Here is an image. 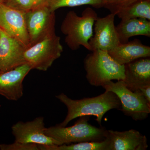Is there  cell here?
<instances>
[{
  "label": "cell",
  "mask_w": 150,
  "mask_h": 150,
  "mask_svg": "<svg viewBox=\"0 0 150 150\" xmlns=\"http://www.w3.org/2000/svg\"><path fill=\"white\" fill-rule=\"evenodd\" d=\"M56 97L67 106L68 110L64 120L58 124L62 127L67 126L75 118L84 115L96 116V120L101 126L103 118L108 111L114 109L120 110L121 108V101L117 96L107 91L97 96L79 100L71 99L64 93Z\"/></svg>",
  "instance_id": "6da1fadb"
},
{
  "label": "cell",
  "mask_w": 150,
  "mask_h": 150,
  "mask_svg": "<svg viewBox=\"0 0 150 150\" xmlns=\"http://www.w3.org/2000/svg\"><path fill=\"white\" fill-rule=\"evenodd\" d=\"M98 17L96 12L91 7L86 8L81 16L74 11L67 14L61 30L65 35V43L71 50L76 51L83 46L91 51L89 41L93 35L94 24Z\"/></svg>",
  "instance_id": "7a4b0ae2"
},
{
  "label": "cell",
  "mask_w": 150,
  "mask_h": 150,
  "mask_svg": "<svg viewBox=\"0 0 150 150\" xmlns=\"http://www.w3.org/2000/svg\"><path fill=\"white\" fill-rule=\"evenodd\" d=\"M91 52L83 62L86 78L90 84L102 87L110 81L124 80V65L115 62L107 51L95 50Z\"/></svg>",
  "instance_id": "3957f363"
},
{
  "label": "cell",
  "mask_w": 150,
  "mask_h": 150,
  "mask_svg": "<svg viewBox=\"0 0 150 150\" xmlns=\"http://www.w3.org/2000/svg\"><path fill=\"white\" fill-rule=\"evenodd\" d=\"M90 117L84 115L79 117L74 124L69 127L57 125L46 128L45 134L59 142L60 145L105 139L108 135V130L104 127L98 128L90 124Z\"/></svg>",
  "instance_id": "277c9868"
},
{
  "label": "cell",
  "mask_w": 150,
  "mask_h": 150,
  "mask_svg": "<svg viewBox=\"0 0 150 150\" xmlns=\"http://www.w3.org/2000/svg\"><path fill=\"white\" fill-rule=\"evenodd\" d=\"M63 51L61 38L54 31L25 48L24 64L29 65L32 69L46 71L61 57Z\"/></svg>",
  "instance_id": "5b68a950"
},
{
  "label": "cell",
  "mask_w": 150,
  "mask_h": 150,
  "mask_svg": "<svg viewBox=\"0 0 150 150\" xmlns=\"http://www.w3.org/2000/svg\"><path fill=\"white\" fill-rule=\"evenodd\" d=\"M102 87L117 96L121 103L120 110L125 115L136 121H143L149 117L150 103L139 93L130 90L123 81H117L116 82L110 81Z\"/></svg>",
  "instance_id": "8992f818"
},
{
  "label": "cell",
  "mask_w": 150,
  "mask_h": 150,
  "mask_svg": "<svg viewBox=\"0 0 150 150\" xmlns=\"http://www.w3.org/2000/svg\"><path fill=\"white\" fill-rule=\"evenodd\" d=\"M26 27L30 46L55 31L56 15L44 4L26 12Z\"/></svg>",
  "instance_id": "52a82bcc"
},
{
  "label": "cell",
  "mask_w": 150,
  "mask_h": 150,
  "mask_svg": "<svg viewBox=\"0 0 150 150\" xmlns=\"http://www.w3.org/2000/svg\"><path fill=\"white\" fill-rule=\"evenodd\" d=\"M0 28L25 48L30 46L26 23V12L0 3Z\"/></svg>",
  "instance_id": "ba28073f"
},
{
  "label": "cell",
  "mask_w": 150,
  "mask_h": 150,
  "mask_svg": "<svg viewBox=\"0 0 150 150\" xmlns=\"http://www.w3.org/2000/svg\"><path fill=\"white\" fill-rule=\"evenodd\" d=\"M44 118L38 117L33 121H19L12 126L15 142L44 146H59V142L45 134Z\"/></svg>",
  "instance_id": "9c48e42d"
},
{
  "label": "cell",
  "mask_w": 150,
  "mask_h": 150,
  "mask_svg": "<svg viewBox=\"0 0 150 150\" xmlns=\"http://www.w3.org/2000/svg\"><path fill=\"white\" fill-rule=\"evenodd\" d=\"M115 16L110 13L97 18L94 24L93 35L89 41L91 51L100 50L108 52L121 44L114 23Z\"/></svg>",
  "instance_id": "30bf717a"
},
{
  "label": "cell",
  "mask_w": 150,
  "mask_h": 150,
  "mask_svg": "<svg viewBox=\"0 0 150 150\" xmlns=\"http://www.w3.org/2000/svg\"><path fill=\"white\" fill-rule=\"evenodd\" d=\"M32 68L27 64L0 73V95L17 101L23 95V82Z\"/></svg>",
  "instance_id": "8fae6325"
},
{
  "label": "cell",
  "mask_w": 150,
  "mask_h": 150,
  "mask_svg": "<svg viewBox=\"0 0 150 150\" xmlns=\"http://www.w3.org/2000/svg\"><path fill=\"white\" fill-rule=\"evenodd\" d=\"M25 48L0 28V71H7L23 64Z\"/></svg>",
  "instance_id": "7c38bea8"
},
{
  "label": "cell",
  "mask_w": 150,
  "mask_h": 150,
  "mask_svg": "<svg viewBox=\"0 0 150 150\" xmlns=\"http://www.w3.org/2000/svg\"><path fill=\"white\" fill-rule=\"evenodd\" d=\"M126 86L134 91L150 84V57L141 58L124 65Z\"/></svg>",
  "instance_id": "4fadbf2b"
},
{
  "label": "cell",
  "mask_w": 150,
  "mask_h": 150,
  "mask_svg": "<svg viewBox=\"0 0 150 150\" xmlns=\"http://www.w3.org/2000/svg\"><path fill=\"white\" fill-rule=\"evenodd\" d=\"M110 150H146L148 148L145 135L134 129L124 131L108 130Z\"/></svg>",
  "instance_id": "5bb4252c"
},
{
  "label": "cell",
  "mask_w": 150,
  "mask_h": 150,
  "mask_svg": "<svg viewBox=\"0 0 150 150\" xmlns=\"http://www.w3.org/2000/svg\"><path fill=\"white\" fill-rule=\"evenodd\" d=\"M108 54L119 64L124 65L141 58L150 57V46L144 45L138 39L121 43Z\"/></svg>",
  "instance_id": "9a60e30c"
},
{
  "label": "cell",
  "mask_w": 150,
  "mask_h": 150,
  "mask_svg": "<svg viewBox=\"0 0 150 150\" xmlns=\"http://www.w3.org/2000/svg\"><path fill=\"white\" fill-rule=\"evenodd\" d=\"M115 28L121 43L128 42L131 37L134 36L143 35L150 37V21L145 19L121 20Z\"/></svg>",
  "instance_id": "2e32d148"
},
{
  "label": "cell",
  "mask_w": 150,
  "mask_h": 150,
  "mask_svg": "<svg viewBox=\"0 0 150 150\" xmlns=\"http://www.w3.org/2000/svg\"><path fill=\"white\" fill-rule=\"evenodd\" d=\"M39 150H110V143L108 137L101 141L74 143L59 146L38 145Z\"/></svg>",
  "instance_id": "e0dca14e"
},
{
  "label": "cell",
  "mask_w": 150,
  "mask_h": 150,
  "mask_svg": "<svg viewBox=\"0 0 150 150\" xmlns=\"http://www.w3.org/2000/svg\"><path fill=\"white\" fill-rule=\"evenodd\" d=\"M121 20L145 19L150 21V0H142L123 9L116 14Z\"/></svg>",
  "instance_id": "ac0fdd59"
},
{
  "label": "cell",
  "mask_w": 150,
  "mask_h": 150,
  "mask_svg": "<svg viewBox=\"0 0 150 150\" xmlns=\"http://www.w3.org/2000/svg\"><path fill=\"white\" fill-rule=\"evenodd\" d=\"M44 4L51 12L63 7L89 5L96 8H103V0H44Z\"/></svg>",
  "instance_id": "d6986e66"
},
{
  "label": "cell",
  "mask_w": 150,
  "mask_h": 150,
  "mask_svg": "<svg viewBox=\"0 0 150 150\" xmlns=\"http://www.w3.org/2000/svg\"><path fill=\"white\" fill-rule=\"evenodd\" d=\"M142 0H103V8L110 11V13L116 16L123 9Z\"/></svg>",
  "instance_id": "ffe728a7"
},
{
  "label": "cell",
  "mask_w": 150,
  "mask_h": 150,
  "mask_svg": "<svg viewBox=\"0 0 150 150\" xmlns=\"http://www.w3.org/2000/svg\"><path fill=\"white\" fill-rule=\"evenodd\" d=\"M6 5L18 10L27 12L34 7L33 0H5Z\"/></svg>",
  "instance_id": "44dd1931"
},
{
  "label": "cell",
  "mask_w": 150,
  "mask_h": 150,
  "mask_svg": "<svg viewBox=\"0 0 150 150\" xmlns=\"http://www.w3.org/2000/svg\"><path fill=\"white\" fill-rule=\"evenodd\" d=\"M1 150H39L38 145L35 144H26L15 142L10 144L0 145Z\"/></svg>",
  "instance_id": "7402d4cb"
},
{
  "label": "cell",
  "mask_w": 150,
  "mask_h": 150,
  "mask_svg": "<svg viewBox=\"0 0 150 150\" xmlns=\"http://www.w3.org/2000/svg\"><path fill=\"white\" fill-rule=\"evenodd\" d=\"M135 91L138 92L141 94L146 100L147 101L150 103V84L144 86Z\"/></svg>",
  "instance_id": "603a6c76"
},
{
  "label": "cell",
  "mask_w": 150,
  "mask_h": 150,
  "mask_svg": "<svg viewBox=\"0 0 150 150\" xmlns=\"http://www.w3.org/2000/svg\"><path fill=\"white\" fill-rule=\"evenodd\" d=\"M33 1H34V7L44 4V0H33Z\"/></svg>",
  "instance_id": "cb8c5ba5"
},
{
  "label": "cell",
  "mask_w": 150,
  "mask_h": 150,
  "mask_svg": "<svg viewBox=\"0 0 150 150\" xmlns=\"http://www.w3.org/2000/svg\"><path fill=\"white\" fill-rule=\"evenodd\" d=\"M0 3H4V0H0Z\"/></svg>",
  "instance_id": "d4e9b609"
},
{
  "label": "cell",
  "mask_w": 150,
  "mask_h": 150,
  "mask_svg": "<svg viewBox=\"0 0 150 150\" xmlns=\"http://www.w3.org/2000/svg\"><path fill=\"white\" fill-rule=\"evenodd\" d=\"M1 73V71H0V73Z\"/></svg>",
  "instance_id": "484cf974"
}]
</instances>
